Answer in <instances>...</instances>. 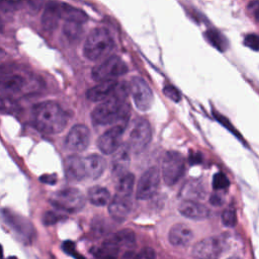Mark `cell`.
Instances as JSON below:
<instances>
[{"instance_id":"6da1fadb","label":"cell","mask_w":259,"mask_h":259,"mask_svg":"<svg viewBox=\"0 0 259 259\" xmlns=\"http://www.w3.org/2000/svg\"><path fill=\"white\" fill-rule=\"evenodd\" d=\"M128 85L126 82H118L113 95L100 102L92 110L91 118L95 125H107L127 120L131 114V106L125 101L131 91Z\"/></svg>"},{"instance_id":"7a4b0ae2","label":"cell","mask_w":259,"mask_h":259,"mask_svg":"<svg viewBox=\"0 0 259 259\" xmlns=\"http://www.w3.org/2000/svg\"><path fill=\"white\" fill-rule=\"evenodd\" d=\"M33 125L41 133L55 135L62 132L67 122L66 111L55 101H44L31 108Z\"/></svg>"},{"instance_id":"3957f363","label":"cell","mask_w":259,"mask_h":259,"mask_svg":"<svg viewBox=\"0 0 259 259\" xmlns=\"http://www.w3.org/2000/svg\"><path fill=\"white\" fill-rule=\"evenodd\" d=\"M114 40L106 28L95 27L88 34L84 47V56L93 62L105 60L113 50Z\"/></svg>"},{"instance_id":"277c9868","label":"cell","mask_w":259,"mask_h":259,"mask_svg":"<svg viewBox=\"0 0 259 259\" xmlns=\"http://www.w3.org/2000/svg\"><path fill=\"white\" fill-rule=\"evenodd\" d=\"M50 202L58 210L77 212L85 206L86 199L79 189L68 187L54 192L50 197Z\"/></svg>"},{"instance_id":"5b68a950","label":"cell","mask_w":259,"mask_h":259,"mask_svg":"<svg viewBox=\"0 0 259 259\" xmlns=\"http://www.w3.org/2000/svg\"><path fill=\"white\" fill-rule=\"evenodd\" d=\"M127 71V66L121 58L118 56H110L92 69L91 76L93 80L102 82L113 80L115 77L124 75Z\"/></svg>"},{"instance_id":"8992f818","label":"cell","mask_w":259,"mask_h":259,"mask_svg":"<svg viewBox=\"0 0 259 259\" xmlns=\"http://www.w3.org/2000/svg\"><path fill=\"white\" fill-rule=\"evenodd\" d=\"M185 171V159L176 151H168L162 162V178L164 182L172 186L179 181Z\"/></svg>"},{"instance_id":"52a82bcc","label":"cell","mask_w":259,"mask_h":259,"mask_svg":"<svg viewBox=\"0 0 259 259\" xmlns=\"http://www.w3.org/2000/svg\"><path fill=\"white\" fill-rule=\"evenodd\" d=\"M152 140V128L149 121L145 118H137L134 121L130 133L128 145L131 150L138 154L143 152Z\"/></svg>"},{"instance_id":"ba28073f","label":"cell","mask_w":259,"mask_h":259,"mask_svg":"<svg viewBox=\"0 0 259 259\" xmlns=\"http://www.w3.org/2000/svg\"><path fill=\"white\" fill-rule=\"evenodd\" d=\"M2 218L7 226L14 232V234L18 236L23 242L32 241L35 235V231L28 220L6 208L2 210Z\"/></svg>"},{"instance_id":"9c48e42d","label":"cell","mask_w":259,"mask_h":259,"mask_svg":"<svg viewBox=\"0 0 259 259\" xmlns=\"http://www.w3.org/2000/svg\"><path fill=\"white\" fill-rule=\"evenodd\" d=\"M160 180L161 174L157 167H151L146 170L138 181L136 197L140 200L152 198L159 188Z\"/></svg>"},{"instance_id":"30bf717a","label":"cell","mask_w":259,"mask_h":259,"mask_svg":"<svg viewBox=\"0 0 259 259\" xmlns=\"http://www.w3.org/2000/svg\"><path fill=\"white\" fill-rule=\"evenodd\" d=\"M225 241L222 237H207L196 243L192 249L195 259H218L225 250Z\"/></svg>"},{"instance_id":"8fae6325","label":"cell","mask_w":259,"mask_h":259,"mask_svg":"<svg viewBox=\"0 0 259 259\" xmlns=\"http://www.w3.org/2000/svg\"><path fill=\"white\" fill-rule=\"evenodd\" d=\"M131 93L135 105L141 111H147L152 107L154 95L147 82L138 76L133 77L131 84Z\"/></svg>"},{"instance_id":"7c38bea8","label":"cell","mask_w":259,"mask_h":259,"mask_svg":"<svg viewBox=\"0 0 259 259\" xmlns=\"http://www.w3.org/2000/svg\"><path fill=\"white\" fill-rule=\"evenodd\" d=\"M89 141L90 132L88 127L84 124H76L68 133L64 141V146L69 152L79 153L88 147Z\"/></svg>"},{"instance_id":"4fadbf2b","label":"cell","mask_w":259,"mask_h":259,"mask_svg":"<svg viewBox=\"0 0 259 259\" xmlns=\"http://www.w3.org/2000/svg\"><path fill=\"white\" fill-rule=\"evenodd\" d=\"M125 124H117L106 132H104L97 140V146L99 150L105 154H114L121 146V138L124 132Z\"/></svg>"},{"instance_id":"5bb4252c","label":"cell","mask_w":259,"mask_h":259,"mask_svg":"<svg viewBox=\"0 0 259 259\" xmlns=\"http://www.w3.org/2000/svg\"><path fill=\"white\" fill-rule=\"evenodd\" d=\"M132 209V194L115 192L108 204V212L114 221L122 223L128 217Z\"/></svg>"},{"instance_id":"9a60e30c","label":"cell","mask_w":259,"mask_h":259,"mask_svg":"<svg viewBox=\"0 0 259 259\" xmlns=\"http://www.w3.org/2000/svg\"><path fill=\"white\" fill-rule=\"evenodd\" d=\"M65 176L69 181L78 182L87 178L84 158L77 155H71L64 161Z\"/></svg>"},{"instance_id":"2e32d148","label":"cell","mask_w":259,"mask_h":259,"mask_svg":"<svg viewBox=\"0 0 259 259\" xmlns=\"http://www.w3.org/2000/svg\"><path fill=\"white\" fill-rule=\"evenodd\" d=\"M62 4L63 3L55 0L49 1L46 4L41 16V26L46 31L52 32L57 28L59 21L62 18Z\"/></svg>"},{"instance_id":"e0dca14e","label":"cell","mask_w":259,"mask_h":259,"mask_svg":"<svg viewBox=\"0 0 259 259\" xmlns=\"http://www.w3.org/2000/svg\"><path fill=\"white\" fill-rule=\"evenodd\" d=\"M131 147L128 144L121 145L113 154L111 160V173L113 176L120 178L124 175L131 162Z\"/></svg>"},{"instance_id":"ac0fdd59","label":"cell","mask_w":259,"mask_h":259,"mask_svg":"<svg viewBox=\"0 0 259 259\" xmlns=\"http://www.w3.org/2000/svg\"><path fill=\"white\" fill-rule=\"evenodd\" d=\"M118 82L113 80H106L99 82V84L90 88L86 92V97L93 102H102L111 97L117 87Z\"/></svg>"},{"instance_id":"d6986e66","label":"cell","mask_w":259,"mask_h":259,"mask_svg":"<svg viewBox=\"0 0 259 259\" xmlns=\"http://www.w3.org/2000/svg\"><path fill=\"white\" fill-rule=\"evenodd\" d=\"M178 210L182 215L191 220H204L210 215V209L196 200L184 199L179 204Z\"/></svg>"},{"instance_id":"ffe728a7","label":"cell","mask_w":259,"mask_h":259,"mask_svg":"<svg viewBox=\"0 0 259 259\" xmlns=\"http://www.w3.org/2000/svg\"><path fill=\"white\" fill-rule=\"evenodd\" d=\"M193 239V232L191 229L182 223L174 225L168 234V240L171 245L175 247H185Z\"/></svg>"},{"instance_id":"44dd1931","label":"cell","mask_w":259,"mask_h":259,"mask_svg":"<svg viewBox=\"0 0 259 259\" xmlns=\"http://www.w3.org/2000/svg\"><path fill=\"white\" fill-rule=\"evenodd\" d=\"M85 167H86V174L87 178L90 179H97L99 178L106 166L105 160L97 154H91L84 158Z\"/></svg>"},{"instance_id":"7402d4cb","label":"cell","mask_w":259,"mask_h":259,"mask_svg":"<svg viewBox=\"0 0 259 259\" xmlns=\"http://www.w3.org/2000/svg\"><path fill=\"white\" fill-rule=\"evenodd\" d=\"M24 78L17 74H7L1 79L2 90L9 94L18 93L24 87Z\"/></svg>"},{"instance_id":"603a6c76","label":"cell","mask_w":259,"mask_h":259,"mask_svg":"<svg viewBox=\"0 0 259 259\" xmlns=\"http://www.w3.org/2000/svg\"><path fill=\"white\" fill-rule=\"evenodd\" d=\"M89 201L96 206H104L110 202V192L102 186H92L87 191Z\"/></svg>"},{"instance_id":"cb8c5ba5","label":"cell","mask_w":259,"mask_h":259,"mask_svg":"<svg viewBox=\"0 0 259 259\" xmlns=\"http://www.w3.org/2000/svg\"><path fill=\"white\" fill-rule=\"evenodd\" d=\"M181 195L186 200H196L204 197L205 190L199 181L191 180L185 183L182 188Z\"/></svg>"},{"instance_id":"d4e9b609","label":"cell","mask_w":259,"mask_h":259,"mask_svg":"<svg viewBox=\"0 0 259 259\" xmlns=\"http://www.w3.org/2000/svg\"><path fill=\"white\" fill-rule=\"evenodd\" d=\"M112 238L120 249L124 248L126 251H130L136 247V236L135 233L130 229H123L116 232L113 234Z\"/></svg>"},{"instance_id":"484cf974","label":"cell","mask_w":259,"mask_h":259,"mask_svg":"<svg viewBox=\"0 0 259 259\" xmlns=\"http://www.w3.org/2000/svg\"><path fill=\"white\" fill-rule=\"evenodd\" d=\"M62 18L66 20H71V21H76L80 23H85L87 20V15L84 11L73 7L69 4L63 3L62 4Z\"/></svg>"},{"instance_id":"4316f807","label":"cell","mask_w":259,"mask_h":259,"mask_svg":"<svg viewBox=\"0 0 259 259\" xmlns=\"http://www.w3.org/2000/svg\"><path fill=\"white\" fill-rule=\"evenodd\" d=\"M63 32L71 41L77 40L80 38L83 32V23L66 20L63 25Z\"/></svg>"},{"instance_id":"83f0119b","label":"cell","mask_w":259,"mask_h":259,"mask_svg":"<svg viewBox=\"0 0 259 259\" xmlns=\"http://www.w3.org/2000/svg\"><path fill=\"white\" fill-rule=\"evenodd\" d=\"M134 185H135V175L133 173L127 172L124 175H122L120 178H118L115 192L133 194Z\"/></svg>"},{"instance_id":"f1b7e54d","label":"cell","mask_w":259,"mask_h":259,"mask_svg":"<svg viewBox=\"0 0 259 259\" xmlns=\"http://www.w3.org/2000/svg\"><path fill=\"white\" fill-rule=\"evenodd\" d=\"M205 37L218 50H220V51H225L226 50L227 40L224 37V35H222L219 31H217L214 29H208L205 32Z\"/></svg>"},{"instance_id":"f546056e","label":"cell","mask_w":259,"mask_h":259,"mask_svg":"<svg viewBox=\"0 0 259 259\" xmlns=\"http://www.w3.org/2000/svg\"><path fill=\"white\" fill-rule=\"evenodd\" d=\"M66 215L61 210H48L42 214V223L46 226L55 225L56 223L64 220Z\"/></svg>"},{"instance_id":"4dcf8cb0","label":"cell","mask_w":259,"mask_h":259,"mask_svg":"<svg viewBox=\"0 0 259 259\" xmlns=\"http://www.w3.org/2000/svg\"><path fill=\"white\" fill-rule=\"evenodd\" d=\"M222 223L224 226L233 228L237 224V213L236 210L232 207L226 208L222 213Z\"/></svg>"},{"instance_id":"1f68e13d","label":"cell","mask_w":259,"mask_h":259,"mask_svg":"<svg viewBox=\"0 0 259 259\" xmlns=\"http://www.w3.org/2000/svg\"><path fill=\"white\" fill-rule=\"evenodd\" d=\"M230 185V181L229 179L227 178V176L222 173V172H218L213 175V178H212V188L217 191H220V190H223V189H226L228 188Z\"/></svg>"},{"instance_id":"d6a6232c","label":"cell","mask_w":259,"mask_h":259,"mask_svg":"<svg viewBox=\"0 0 259 259\" xmlns=\"http://www.w3.org/2000/svg\"><path fill=\"white\" fill-rule=\"evenodd\" d=\"M109 230H110V227L105 220L95 218V220L93 221V224H92V231L96 235H100V234L104 235V234L108 233Z\"/></svg>"},{"instance_id":"836d02e7","label":"cell","mask_w":259,"mask_h":259,"mask_svg":"<svg viewBox=\"0 0 259 259\" xmlns=\"http://www.w3.org/2000/svg\"><path fill=\"white\" fill-rule=\"evenodd\" d=\"M63 250H64V252H66L70 256L74 257L75 259H84V257L82 255L78 254V252L76 250L75 243L72 241H65L63 243Z\"/></svg>"},{"instance_id":"e575fe53","label":"cell","mask_w":259,"mask_h":259,"mask_svg":"<svg viewBox=\"0 0 259 259\" xmlns=\"http://www.w3.org/2000/svg\"><path fill=\"white\" fill-rule=\"evenodd\" d=\"M244 44L253 51H259V35L257 34H247L244 38Z\"/></svg>"},{"instance_id":"d590c367","label":"cell","mask_w":259,"mask_h":259,"mask_svg":"<svg viewBox=\"0 0 259 259\" xmlns=\"http://www.w3.org/2000/svg\"><path fill=\"white\" fill-rule=\"evenodd\" d=\"M163 91H164V94L168 98H170L171 100H173L175 102H178L180 100V98H181L179 91L175 87H173L172 85H166L163 88Z\"/></svg>"},{"instance_id":"8d00e7d4","label":"cell","mask_w":259,"mask_h":259,"mask_svg":"<svg viewBox=\"0 0 259 259\" xmlns=\"http://www.w3.org/2000/svg\"><path fill=\"white\" fill-rule=\"evenodd\" d=\"M138 259H156V252L151 247L143 248L139 254H137Z\"/></svg>"},{"instance_id":"74e56055","label":"cell","mask_w":259,"mask_h":259,"mask_svg":"<svg viewBox=\"0 0 259 259\" xmlns=\"http://www.w3.org/2000/svg\"><path fill=\"white\" fill-rule=\"evenodd\" d=\"M249 12L259 20V0H252L248 5Z\"/></svg>"},{"instance_id":"f35d334b","label":"cell","mask_w":259,"mask_h":259,"mask_svg":"<svg viewBox=\"0 0 259 259\" xmlns=\"http://www.w3.org/2000/svg\"><path fill=\"white\" fill-rule=\"evenodd\" d=\"M39 180L46 184H55L57 181V177L55 174H46L40 176Z\"/></svg>"},{"instance_id":"ab89813d","label":"cell","mask_w":259,"mask_h":259,"mask_svg":"<svg viewBox=\"0 0 259 259\" xmlns=\"http://www.w3.org/2000/svg\"><path fill=\"white\" fill-rule=\"evenodd\" d=\"M209 201H210L211 204L219 206V205H222L224 203V198L220 193H213V194H211V196L209 198Z\"/></svg>"},{"instance_id":"60d3db41","label":"cell","mask_w":259,"mask_h":259,"mask_svg":"<svg viewBox=\"0 0 259 259\" xmlns=\"http://www.w3.org/2000/svg\"><path fill=\"white\" fill-rule=\"evenodd\" d=\"M120 259H138V258H137V254H135L132 250H130V251H125L122 254Z\"/></svg>"},{"instance_id":"b9f144b4","label":"cell","mask_w":259,"mask_h":259,"mask_svg":"<svg viewBox=\"0 0 259 259\" xmlns=\"http://www.w3.org/2000/svg\"><path fill=\"white\" fill-rule=\"evenodd\" d=\"M6 259H18V258L15 257V256H9V257H7Z\"/></svg>"},{"instance_id":"7bdbcfd3","label":"cell","mask_w":259,"mask_h":259,"mask_svg":"<svg viewBox=\"0 0 259 259\" xmlns=\"http://www.w3.org/2000/svg\"><path fill=\"white\" fill-rule=\"evenodd\" d=\"M228 259H240L239 257H236V256H233V257H230V258H228Z\"/></svg>"}]
</instances>
